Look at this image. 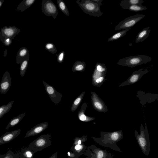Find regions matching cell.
<instances>
[{"instance_id":"6da1fadb","label":"cell","mask_w":158,"mask_h":158,"mask_svg":"<svg viewBox=\"0 0 158 158\" xmlns=\"http://www.w3.org/2000/svg\"><path fill=\"white\" fill-rule=\"evenodd\" d=\"M100 137L94 138L95 141L100 146L110 148L119 152L122 151L117 144V143L123 138L121 130L112 132H100Z\"/></svg>"},{"instance_id":"7a4b0ae2","label":"cell","mask_w":158,"mask_h":158,"mask_svg":"<svg viewBox=\"0 0 158 158\" xmlns=\"http://www.w3.org/2000/svg\"><path fill=\"white\" fill-rule=\"evenodd\" d=\"M135 139L143 153L146 156H148L150 150V144L146 124H145L144 127L141 123L140 133L139 134L136 130H135Z\"/></svg>"},{"instance_id":"3957f363","label":"cell","mask_w":158,"mask_h":158,"mask_svg":"<svg viewBox=\"0 0 158 158\" xmlns=\"http://www.w3.org/2000/svg\"><path fill=\"white\" fill-rule=\"evenodd\" d=\"M76 2L84 13L89 15L99 17L103 14L100 9L102 3L98 4L91 0H77Z\"/></svg>"},{"instance_id":"277c9868","label":"cell","mask_w":158,"mask_h":158,"mask_svg":"<svg viewBox=\"0 0 158 158\" xmlns=\"http://www.w3.org/2000/svg\"><path fill=\"white\" fill-rule=\"evenodd\" d=\"M152 58L145 55H138L125 57L119 60L117 62L118 65L133 68L137 65L150 62Z\"/></svg>"},{"instance_id":"5b68a950","label":"cell","mask_w":158,"mask_h":158,"mask_svg":"<svg viewBox=\"0 0 158 158\" xmlns=\"http://www.w3.org/2000/svg\"><path fill=\"white\" fill-rule=\"evenodd\" d=\"M145 16L143 14H138L128 17L121 21L115 27L114 30L130 29Z\"/></svg>"},{"instance_id":"8992f818","label":"cell","mask_w":158,"mask_h":158,"mask_svg":"<svg viewBox=\"0 0 158 158\" xmlns=\"http://www.w3.org/2000/svg\"><path fill=\"white\" fill-rule=\"evenodd\" d=\"M41 5L42 12L48 16H52L55 20L58 15V11L53 2L51 0H43Z\"/></svg>"},{"instance_id":"52a82bcc","label":"cell","mask_w":158,"mask_h":158,"mask_svg":"<svg viewBox=\"0 0 158 158\" xmlns=\"http://www.w3.org/2000/svg\"><path fill=\"white\" fill-rule=\"evenodd\" d=\"M148 72V70L145 69H141L134 72L128 78L121 83L119 85V87L129 85L136 83L141 79L143 75Z\"/></svg>"},{"instance_id":"ba28073f","label":"cell","mask_w":158,"mask_h":158,"mask_svg":"<svg viewBox=\"0 0 158 158\" xmlns=\"http://www.w3.org/2000/svg\"><path fill=\"white\" fill-rule=\"evenodd\" d=\"M91 102L93 108L100 112L106 113L108 111L105 103L94 92H91Z\"/></svg>"},{"instance_id":"9c48e42d","label":"cell","mask_w":158,"mask_h":158,"mask_svg":"<svg viewBox=\"0 0 158 158\" xmlns=\"http://www.w3.org/2000/svg\"><path fill=\"white\" fill-rule=\"evenodd\" d=\"M43 82L46 91L51 100L55 105H58L61 100L62 94L57 91L52 86L49 85L44 81H43Z\"/></svg>"},{"instance_id":"30bf717a","label":"cell","mask_w":158,"mask_h":158,"mask_svg":"<svg viewBox=\"0 0 158 158\" xmlns=\"http://www.w3.org/2000/svg\"><path fill=\"white\" fill-rule=\"evenodd\" d=\"M106 71H102L95 68L92 75V84L94 86L100 87L104 83Z\"/></svg>"},{"instance_id":"8fae6325","label":"cell","mask_w":158,"mask_h":158,"mask_svg":"<svg viewBox=\"0 0 158 158\" xmlns=\"http://www.w3.org/2000/svg\"><path fill=\"white\" fill-rule=\"evenodd\" d=\"M20 31V29L15 26H5L1 29L0 33L3 36L12 40Z\"/></svg>"},{"instance_id":"7c38bea8","label":"cell","mask_w":158,"mask_h":158,"mask_svg":"<svg viewBox=\"0 0 158 158\" xmlns=\"http://www.w3.org/2000/svg\"><path fill=\"white\" fill-rule=\"evenodd\" d=\"M11 79L9 72L6 71L4 73L0 84V92L6 94L10 88Z\"/></svg>"},{"instance_id":"4fadbf2b","label":"cell","mask_w":158,"mask_h":158,"mask_svg":"<svg viewBox=\"0 0 158 158\" xmlns=\"http://www.w3.org/2000/svg\"><path fill=\"white\" fill-rule=\"evenodd\" d=\"M21 130L18 129L6 132L0 137V145L12 141L20 134Z\"/></svg>"},{"instance_id":"5bb4252c","label":"cell","mask_w":158,"mask_h":158,"mask_svg":"<svg viewBox=\"0 0 158 158\" xmlns=\"http://www.w3.org/2000/svg\"><path fill=\"white\" fill-rule=\"evenodd\" d=\"M29 52L28 49L25 47H22L20 48L16 55V63L20 64L24 60L30 57Z\"/></svg>"},{"instance_id":"9a60e30c","label":"cell","mask_w":158,"mask_h":158,"mask_svg":"<svg viewBox=\"0 0 158 158\" xmlns=\"http://www.w3.org/2000/svg\"><path fill=\"white\" fill-rule=\"evenodd\" d=\"M87 107V103L85 102L83 104L77 114L78 118L80 120L87 122L94 120V118L88 116L85 114Z\"/></svg>"},{"instance_id":"2e32d148","label":"cell","mask_w":158,"mask_h":158,"mask_svg":"<svg viewBox=\"0 0 158 158\" xmlns=\"http://www.w3.org/2000/svg\"><path fill=\"white\" fill-rule=\"evenodd\" d=\"M48 125V123L47 122H45L38 124L32 128L30 130L28 131L25 137H27L40 133L46 128Z\"/></svg>"},{"instance_id":"e0dca14e","label":"cell","mask_w":158,"mask_h":158,"mask_svg":"<svg viewBox=\"0 0 158 158\" xmlns=\"http://www.w3.org/2000/svg\"><path fill=\"white\" fill-rule=\"evenodd\" d=\"M150 32L149 27L144 28L136 35L135 43H137L143 42L148 37Z\"/></svg>"},{"instance_id":"ac0fdd59","label":"cell","mask_w":158,"mask_h":158,"mask_svg":"<svg viewBox=\"0 0 158 158\" xmlns=\"http://www.w3.org/2000/svg\"><path fill=\"white\" fill-rule=\"evenodd\" d=\"M35 0H23L18 6L17 11L23 12L31 6L35 1Z\"/></svg>"},{"instance_id":"d6986e66","label":"cell","mask_w":158,"mask_h":158,"mask_svg":"<svg viewBox=\"0 0 158 158\" xmlns=\"http://www.w3.org/2000/svg\"><path fill=\"white\" fill-rule=\"evenodd\" d=\"M26 114V113L24 112L13 118L9 122L5 130H7L10 127H13L17 125L23 118Z\"/></svg>"},{"instance_id":"ffe728a7","label":"cell","mask_w":158,"mask_h":158,"mask_svg":"<svg viewBox=\"0 0 158 158\" xmlns=\"http://www.w3.org/2000/svg\"><path fill=\"white\" fill-rule=\"evenodd\" d=\"M120 6L124 9H127L134 12H139L144 10L147 9L145 6L137 5H125L119 4Z\"/></svg>"},{"instance_id":"44dd1931","label":"cell","mask_w":158,"mask_h":158,"mask_svg":"<svg viewBox=\"0 0 158 158\" xmlns=\"http://www.w3.org/2000/svg\"><path fill=\"white\" fill-rule=\"evenodd\" d=\"M86 67V63L84 61H81L79 60L76 61L74 64L72 68L73 72H84Z\"/></svg>"},{"instance_id":"7402d4cb","label":"cell","mask_w":158,"mask_h":158,"mask_svg":"<svg viewBox=\"0 0 158 158\" xmlns=\"http://www.w3.org/2000/svg\"><path fill=\"white\" fill-rule=\"evenodd\" d=\"M14 102V101L12 100L9 102L7 104L4 105L0 106V118L10 110Z\"/></svg>"},{"instance_id":"603a6c76","label":"cell","mask_w":158,"mask_h":158,"mask_svg":"<svg viewBox=\"0 0 158 158\" xmlns=\"http://www.w3.org/2000/svg\"><path fill=\"white\" fill-rule=\"evenodd\" d=\"M85 93V91L82 92L73 101L71 108L72 112L74 111L78 107L82 100Z\"/></svg>"},{"instance_id":"cb8c5ba5","label":"cell","mask_w":158,"mask_h":158,"mask_svg":"<svg viewBox=\"0 0 158 158\" xmlns=\"http://www.w3.org/2000/svg\"><path fill=\"white\" fill-rule=\"evenodd\" d=\"M130 29H127L114 34L111 37L109 38L107 42L115 40L125 35Z\"/></svg>"},{"instance_id":"d4e9b609","label":"cell","mask_w":158,"mask_h":158,"mask_svg":"<svg viewBox=\"0 0 158 158\" xmlns=\"http://www.w3.org/2000/svg\"><path fill=\"white\" fill-rule=\"evenodd\" d=\"M29 58L30 57H29L25 59L20 64V74L22 77H23L28 67Z\"/></svg>"},{"instance_id":"484cf974","label":"cell","mask_w":158,"mask_h":158,"mask_svg":"<svg viewBox=\"0 0 158 158\" xmlns=\"http://www.w3.org/2000/svg\"><path fill=\"white\" fill-rule=\"evenodd\" d=\"M56 1L59 9L65 15L69 16V11L64 1L62 0H57Z\"/></svg>"},{"instance_id":"4316f807","label":"cell","mask_w":158,"mask_h":158,"mask_svg":"<svg viewBox=\"0 0 158 158\" xmlns=\"http://www.w3.org/2000/svg\"><path fill=\"white\" fill-rule=\"evenodd\" d=\"M143 2V0H123L121 1L119 4L142 6Z\"/></svg>"},{"instance_id":"83f0119b","label":"cell","mask_w":158,"mask_h":158,"mask_svg":"<svg viewBox=\"0 0 158 158\" xmlns=\"http://www.w3.org/2000/svg\"><path fill=\"white\" fill-rule=\"evenodd\" d=\"M44 48L46 50L52 54H55L57 51L56 47L54 44L52 43H47L45 45Z\"/></svg>"},{"instance_id":"f1b7e54d","label":"cell","mask_w":158,"mask_h":158,"mask_svg":"<svg viewBox=\"0 0 158 158\" xmlns=\"http://www.w3.org/2000/svg\"><path fill=\"white\" fill-rule=\"evenodd\" d=\"M0 39L2 43L6 46H9L12 43V40L8 38L3 36L0 33Z\"/></svg>"},{"instance_id":"f546056e","label":"cell","mask_w":158,"mask_h":158,"mask_svg":"<svg viewBox=\"0 0 158 158\" xmlns=\"http://www.w3.org/2000/svg\"><path fill=\"white\" fill-rule=\"evenodd\" d=\"M19 153V158H30L32 156L31 152L29 150H23Z\"/></svg>"},{"instance_id":"4dcf8cb0","label":"cell","mask_w":158,"mask_h":158,"mask_svg":"<svg viewBox=\"0 0 158 158\" xmlns=\"http://www.w3.org/2000/svg\"><path fill=\"white\" fill-rule=\"evenodd\" d=\"M64 52L62 51L56 55L57 61L59 63H61L63 62L64 58Z\"/></svg>"},{"instance_id":"1f68e13d","label":"cell","mask_w":158,"mask_h":158,"mask_svg":"<svg viewBox=\"0 0 158 158\" xmlns=\"http://www.w3.org/2000/svg\"><path fill=\"white\" fill-rule=\"evenodd\" d=\"M45 141L43 139H40L38 140L35 142V144L37 146H42L45 144Z\"/></svg>"},{"instance_id":"d6a6232c","label":"cell","mask_w":158,"mask_h":158,"mask_svg":"<svg viewBox=\"0 0 158 158\" xmlns=\"http://www.w3.org/2000/svg\"><path fill=\"white\" fill-rule=\"evenodd\" d=\"M14 153L11 151L9 150L3 158H13Z\"/></svg>"},{"instance_id":"836d02e7","label":"cell","mask_w":158,"mask_h":158,"mask_svg":"<svg viewBox=\"0 0 158 158\" xmlns=\"http://www.w3.org/2000/svg\"><path fill=\"white\" fill-rule=\"evenodd\" d=\"M92 2L98 4L102 3L103 0H91Z\"/></svg>"},{"instance_id":"e575fe53","label":"cell","mask_w":158,"mask_h":158,"mask_svg":"<svg viewBox=\"0 0 158 158\" xmlns=\"http://www.w3.org/2000/svg\"><path fill=\"white\" fill-rule=\"evenodd\" d=\"M13 158H19V153L17 154L16 153H14Z\"/></svg>"},{"instance_id":"d590c367","label":"cell","mask_w":158,"mask_h":158,"mask_svg":"<svg viewBox=\"0 0 158 158\" xmlns=\"http://www.w3.org/2000/svg\"><path fill=\"white\" fill-rule=\"evenodd\" d=\"M81 146L79 144H78L76 145V146L75 147V148L76 150H79L81 148Z\"/></svg>"},{"instance_id":"8d00e7d4","label":"cell","mask_w":158,"mask_h":158,"mask_svg":"<svg viewBox=\"0 0 158 158\" xmlns=\"http://www.w3.org/2000/svg\"><path fill=\"white\" fill-rule=\"evenodd\" d=\"M4 2V0H0V8L2 5L3 2Z\"/></svg>"},{"instance_id":"74e56055","label":"cell","mask_w":158,"mask_h":158,"mask_svg":"<svg viewBox=\"0 0 158 158\" xmlns=\"http://www.w3.org/2000/svg\"><path fill=\"white\" fill-rule=\"evenodd\" d=\"M78 143L79 144H80L81 143V141L80 140H79L78 141Z\"/></svg>"},{"instance_id":"f35d334b","label":"cell","mask_w":158,"mask_h":158,"mask_svg":"<svg viewBox=\"0 0 158 158\" xmlns=\"http://www.w3.org/2000/svg\"><path fill=\"white\" fill-rule=\"evenodd\" d=\"M110 158H114L113 157V156H112Z\"/></svg>"},{"instance_id":"ab89813d","label":"cell","mask_w":158,"mask_h":158,"mask_svg":"<svg viewBox=\"0 0 158 158\" xmlns=\"http://www.w3.org/2000/svg\"><path fill=\"white\" fill-rule=\"evenodd\" d=\"M4 156H5V155L3 156V157H0V158H3Z\"/></svg>"},{"instance_id":"60d3db41","label":"cell","mask_w":158,"mask_h":158,"mask_svg":"<svg viewBox=\"0 0 158 158\" xmlns=\"http://www.w3.org/2000/svg\"><path fill=\"white\" fill-rule=\"evenodd\" d=\"M68 153L69 154V155H69V152H68Z\"/></svg>"}]
</instances>
